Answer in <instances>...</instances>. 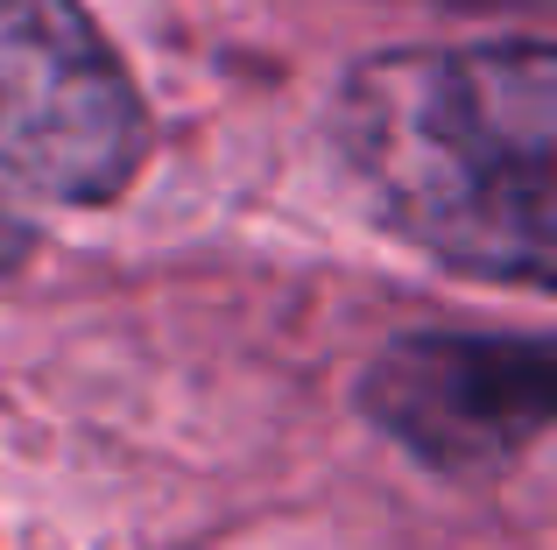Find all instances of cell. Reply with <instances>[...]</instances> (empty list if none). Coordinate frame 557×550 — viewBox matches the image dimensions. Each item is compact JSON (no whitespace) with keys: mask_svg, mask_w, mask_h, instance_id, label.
<instances>
[{"mask_svg":"<svg viewBox=\"0 0 557 550\" xmlns=\"http://www.w3.org/2000/svg\"><path fill=\"white\" fill-rule=\"evenodd\" d=\"M149 107L78 0H0V170L57 205H107L149 163Z\"/></svg>","mask_w":557,"mask_h":550,"instance_id":"2","label":"cell"},{"mask_svg":"<svg viewBox=\"0 0 557 550\" xmlns=\"http://www.w3.org/2000/svg\"><path fill=\"white\" fill-rule=\"evenodd\" d=\"M22 254H28V226H14L8 212H0V275H8L14 262H22Z\"/></svg>","mask_w":557,"mask_h":550,"instance_id":"4","label":"cell"},{"mask_svg":"<svg viewBox=\"0 0 557 550\" xmlns=\"http://www.w3.org/2000/svg\"><path fill=\"white\" fill-rule=\"evenodd\" d=\"M360 410L431 473H502L550 430L557 353L508 332H409L374 353Z\"/></svg>","mask_w":557,"mask_h":550,"instance_id":"3","label":"cell"},{"mask_svg":"<svg viewBox=\"0 0 557 550\" xmlns=\"http://www.w3.org/2000/svg\"><path fill=\"white\" fill-rule=\"evenodd\" d=\"M332 149L395 240L487 283L557 275V50H381L332 92Z\"/></svg>","mask_w":557,"mask_h":550,"instance_id":"1","label":"cell"}]
</instances>
